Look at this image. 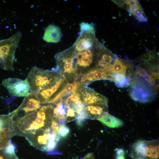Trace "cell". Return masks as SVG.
<instances>
[{
	"label": "cell",
	"instance_id": "obj_1",
	"mask_svg": "<svg viewBox=\"0 0 159 159\" xmlns=\"http://www.w3.org/2000/svg\"><path fill=\"white\" fill-rule=\"evenodd\" d=\"M54 108L51 104L41 106L37 110L11 123L14 136L25 137L36 131L51 127L54 117Z\"/></svg>",
	"mask_w": 159,
	"mask_h": 159
},
{
	"label": "cell",
	"instance_id": "obj_2",
	"mask_svg": "<svg viewBox=\"0 0 159 159\" xmlns=\"http://www.w3.org/2000/svg\"><path fill=\"white\" fill-rule=\"evenodd\" d=\"M153 57L145 61L144 65H138L133 71L131 81L138 85L153 90L158 87L159 70L158 64L153 63Z\"/></svg>",
	"mask_w": 159,
	"mask_h": 159
},
{
	"label": "cell",
	"instance_id": "obj_3",
	"mask_svg": "<svg viewBox=\"0 0 159 159\" xmlns=\"http://www.w3.org/2000/svg\"><path fill=\"white\" fill-rule=\"evenodd\" d=\"M76 54V50L70 49L55 56L57 66L52 70L57 72L67 82L70 79L74 81L79 80L80 76L77 69Z\"/></svg>",
	"mask_w": 159,
	"mask_h": 159
},
{
	"label": "cell",
	"instance_id": "obj_4",
	"mask_svg": "<svg viewBox=\"0 0 159 159\" xmlns=\"http://www.w3.org/2000/svg\"><path fill=\"white\" fill-rule=\"evenodd\" d=\"M60 76L56 71L44 70L37 67L32 68L27 78L30 92L35 94L54 84Z\"/></svg>",
	"mask_w": 159,
	"mask_h": 159
},
{
	"label": "cell",
	"instance_id": "obj_5",
	"mask_svg": "<svg viewBox=\"0 0 159 159\" xmlns=\"http://www.w3.org/2000/svg\"><path fill=\"white\" fill-rule=\"evenodd\" d=\"M26 138L35 148L43 151L53 150L60 138L55 133L51 127L26 135Z\"/></svg>",
	"mask_w": 159,
	"mask_h": 159
},
{
	"label": "cell",
	"instance_id": "obj_6",
	"mask_svg": "<svg viewBox=\"0 0 159 159\" xmlns=\"http://www.w3.org/2000/svg\"><path fill=\"white\" fill-rule=\"evenodd\" d=\"M41 103L36 95L30 92L29 95L25 97L19 107L8 115L11 123L15 122L37 110L41 107Z\"/></svg>",
	"mask_w": 159,
	"mask_h": 159
},
{
	"label": "cell",
	"instance_id": "obj_7",
	"mask_svg": "<svg viewBox=\"0 0 159 159\" xmlns=\"http://www.w3.org/2000/svg\"><path fill=\"white\" fill-rule=\"evenodd\" d=\"M2 85L12 96L18 97H26L30 93V86L27 78L20 79L9 78L4 80Z\"/></svg>",
	"mask_w": 159,
	"mask_h": 159
},
{
	"label": "cell",
	"instance_id": "obj_8",
	"mask_svg": "<svg viewBox=\"0 0 159 159\" xmlns=\"http://www.w3.org/2000/svg\"><path fill=\"white\" fill-rule=\"evenodd\" d=\"M68 83L65 79L60 76L54 84L34 94L41 103H50Z\"/></svg>",
	"mask_w": 159,
	"mask_h": 159
},
{
	"label": "cell",
	"instance_id": "obj_9",
	"mask_svg": "<svg viewBox=\"0 0 159 159\" xmlns=\"http://www.w3.org/2000/svg\"><path fill=\"white\" fill-rule=\"evenodd\" d=\"M112 73L110 72L92 68L83 73L80 77L81 84L86 85L92 82L101 80H112Z\"/></svg>",
	"mask_w": 159,
	"mask_h": 159
},
{
	"label": "cell",
	"instance_id": "obj_10",
	"mask_svg": "<svg viewBox=\"0 0 159 159\" xmlns=\"http://www.w3.org/2000/svg\"><path fill=\"white\" fill-rule=\"evenodd\" d=\"M79 90L85 105L93 103H108V99L105 96L87 86L81 85L79 88Z\"/></svg>",
	"mask_w": 159,
	"mask_h": 159
},
{
	"label": "cell",
	"instance_id": "obj_11",
	"mask_svg": "<svg viewBox=\"0 0 159 159\" xmlns=\"http://www.w3.org/2000/svg\"><path fill=\"white\" fill-rule=\"evenodd\" d=\"M87 119L99 120L108 113L107 104L93 103L85 105Z\"/></svg>",
	"mask_w": 159,
	"mask_h": 159
},
{
	"label": "cell",
	"instance_id": "obj_12",
	"mask_svg": "<svg viewBox=\"0 0 159 159\" xmlns=\"http://www.w3.org/2000/svg\"><path fill=\"white\" fill-rule=\"evenodd\" d=\"M133 71V65L126 61L117 57L109 72L122 75L131 80Z\"/></svg>",
	"mask_w": 159,
	"mask_h": 159
},
{
	"label": "cell",
	"instance_id": "obj_13",
	"mask_svg": "<svg viewBox=\"0 0 159 159\" xmlns=\"http://www.w3.org/2000/svg\"><path fill=\"white\" fill-rule=\"evenodd\" d=\"M117 58L115 55L107 51H104L98 55L96 68L109 72V70Z\"/></svg>",
	"mask_w": 159,
	"mask_h": 159
},
{
	"label": "cell",
	"instance_id": "obj_14",
	"mask_svg": "<svg viewBox=\"0 0 159 159\" xmlns=\"http://www.w3.org/2000/svg\"><path fill=\"white\" fill-rule=\"evenodd\" d=\"M94 55L91 48L83 52H77V68L80 75L81 74L80 72V69L86 68L91 65L94 60Z\"/></svg>",
	"mask_w": 159,
	"mask_h": 159
},
{
	"label": "cell",
	"instance_id": "obj_15",
	"mask_svg": "<svg viewBox=\"0 0 159 159\" xmlns=\"http://www.w3.org/2000/svg\"><path fill=\"white\" fill-rule=\"evenodd\" d=\"M123 3L127 5V11L130 14L133 15L138 20L142 22L147 21L145 15L138 1L126 0Z\"/></svg>",
	"mask_w": 159,
	"mask_h": 159
},
{
	"label": "cell",
	"instance_id": "obj_16",
	"mask_svg": "<svg viewBox=\"0 0 159 159\" xmlns=\"http://www.w3.org/2000/svg\"><path fill=\"white\" fill-rule=\"evenodd\" d=\"M62 37L61 29L54 24H50L46 28L43 37V40L47 42L57 43Z\"/></svg>",
	"mask_w": 159,
	"mask_h": 159
},
{
	"label": "cell",
	"instance_id": "obj_17",
	"mask_svg": "<svg viewBox=\"0 0 159 159\" xmlns=\"http://www.w3.org/2000/svg\"><path fill=\"white\" fill-rule=\"evenodd\" d=\"M81 85V84L79 81L68 83L51 102L50 103L55 104L61 100H64L75 92Z\"/></svg>",
	"mask_w": 159,
	"mask_h": 159
},
{
	"label": "cell",
	"instance_id": "obj_18",
	"mask_svg": "<svg viewBox=\"0 0 159 159\" xmlns=\"http://www.w3.org/2000/svg\"><path fill=\"white\" fill-rule=\"evenodd\" d=\"M146 154L147 159H157L159 157V141L158 140L146 141Z\"/></svg>",
	"mask_w": 159,
	"mask_h": 159
},
{
	"label": "cell",
	"instance_id": "obj_19",
	"mask_svg": "<svg viewBox=\"0 0 159 159\" xmlns=\"http://www.w3.org/2000/svg\"><path fill=\"white\" fill-rule=\"evenodd\" d=\"M55 104V107L54 108V117L59 120L60 125L65 124L66 122L64 100H61Z\"/></svg>",
	"mask_w": 159,
	"mask_h": 159
},
{
	"label": "cell",
	"instance_id": "obj_20",
	"mask_svg": "<svg viewBox=\"0 0 159 159\" xmlns=\"http://www.w3.org/2000/svg\"><path fill=\"white\" fill-rule=\"evenodd\" d=\"M99 120L103 125L111 128L120 127L123 125V122L121 120L108 113Z\"/></svg>",
	"mask_w": 159,
	"mask_h": 159
},
{
	"label": "cell",
	"instance_id": "obj_21",
	"mask_svg": "<svg viewBox=\"0 0 159 159\" xmlns=\"http://www.w3.org/2000/svg\"><path fill=\"white\" fill-rule=\"evenodd\" d=\"M13 136L11 127L0 129V150L5 149Z\"/></svg>",
	"mask_w": 159,
	"mask_h": 159
},
{
	"label": "cell",
	"instance_id": "obj_22",
	"mask_svg": "<svg viewBox=\"0 0 159 159\" xmlns=\"http://www.w3.org/2000/svg\"><path fill=\"white\" fill-rule=\"evenodd\" d=\"M146 143V141L139 140L132 145V151L137 156H140L144 158H145Z\"/></svg>",
	"mask_w": 159,
	"mask_h": 159
},
{
	"label": "cell",
	"instance_id": "obj_23",
	"mask_svg": "<svg viewBox=\"0 0 159 159\" xmlns=\"http://www.w3.org/2000/svg\"><path fill=\"white\" fill-rule=\"evenodd\" d=\"M112 73V81L115 83V85L117 87L123 88L127 87L130 85L131 81L130 79L119 74Z\"/></svg>",
	"mask_w": 159,
	"mask_h": 159
},
{
	"label": "cell",
	"instance_id": "obj_24",
	"mask_svg": "<svg viewBox=\"0 0 159 159\" xmlns=\"http://www.w3.org/2000/svg\"><path fill=\"white\" fill-rule=\"evenodd\" d=\"M64 107L66 113L65 119L66 122H69L76 119L78 114L65 104Z\"/></svg>",
	"mask_w": 159,
	"mask_h": 159
},
{
	"label": "cell",
	"instance_id": "obj_25",
	"mask_svg": "<svg viewBox=\"0 0 159 159\" xmlns=\"http://www.w3.org/2000/svg\"><path fill=\"white\" fill-rule=\"evenodd\" d=\"M70 129L65 124H62L59 125L58 130V135L61 138H65L69 134Z\"/></svg>",
	"mask_w": 159,
	"mask_h": 159
},
{
	"label": "cell",
	"instance_id": "obj_26",
	"mask_svg": "<svg viewBox=\"0 0 159 159\" xmlns=\"http://www.w3.org/2000/svg\"><path fill=\"white\" fill-rule=\"evenodd\" d=\"M15 146L14 145L10 140L7 145L4 149V151L6 154L10 155L13 156L15 154Z\"/></svg>",
	"mask_w": 159,
	"mask_h": 159
},
{
	"label": "cell",
	"instance_id": "obj_27",
	"mask_svg": "<svg viewBox=\"0 0 159 159\" xmlns=\"http://www.w3.org/2000/svg\"><path fill=\"white\" fill-rule=\"evenodd\" d=\"M59 125V120L54 117L52 122L51 127L53 132L57 135H58L57 132Z\"/></svg>",
	"mask_w": 159,
	"mask_h": 159
},
{
	"label": "cell",
	"instance_id": "obj_28",
	"mask_svg": "<svg viewBox=\"0 0 159 159\" xmlns=\"http://www.w3.org/2000/svg\"><path fill=\"white\" fill-rule=\"evenodd\" d=\"M115 151L116 152V156H122L125 155V151L122 148H116L115 150Z\"/></svg>",
	"mask_w": 159,
	"mask_h": 159
},
{
	"label": "cell",
	"instance_id": "obj_29",
	"mask_svg": "<svg viewBox=\"0 0 159 159\" xmlns=\"http://www.w3.org/2000/svg\"><path fill=\"white\" fill-rule=\"evenodd\" d=\"M116 159H125V158L124 156H116Z\"/></svg>",
	"mask_w": 159,
	"mask_h": 159
},
{
	"label": "cell",
	"instance_id": "obj_30",
	"mask_svg": "<svg viewBox=\"0 0 159 159\" xmlns=\"http://www.w3.org/2000/svg\"><path fill=\"white\" fill-rule=\"evenodd\" d=\"M135 159H145V158L137 156Z\"/></svg>",
	"mask_w": 159,
	"mask_h": 159
},
{
	"label": "cell",
	"instance_id": "obj_31",
	"mask_svg": "<svg viewBox=\"0 0 159 159\" xmlns=\"http://www.w3.org/2000/svg\"><path fill=\"white\" fill-rule=\"evenodd\" d=\"M0 159H4V158L1 155H0Z\"/></svg>",
	"mask_w": 159,
	"mask_h": 159
}]
</instances>
